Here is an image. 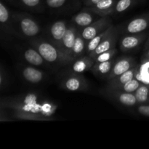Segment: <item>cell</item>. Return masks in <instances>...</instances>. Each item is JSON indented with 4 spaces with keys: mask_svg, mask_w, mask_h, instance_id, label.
Returning a JSON list of instances; mask_svg holds the SVG:
<instances>
[{
    "mask_svg": "<svg viewBox=\"0 0 149 149\" xmlns=\"http://www.w3.org/2000/svg\"><path fill=\"white\" fill-rule=\"evenodd\" d=\"M68 25L65 20H58L49 28V41L60 48L63 38L65 34Z\"/></svg>",
    "mask_w": 149,
    "mask_h": 149,
    "instance_id": "cell-10",
    "label": "cell"
},
{
    "mask_svg": "<svg viewBox=\"0 0 149 149\" xmlns=\"http://www.w3.org/2000/svg\"><path fill=\"white\" fill-rule=\"evenodd\" d=\"M115 26L113 25H111L109 28L106 29L105 31H103V32H101L100 33L97 34V36H95L93 39H92L91 40L89 41L87 43V47H86V54L89 55V54L91 53L92 52L95 50L96 48L109 35V33L112 31L113 27Z\"/></svg>",
    "mask_w": 149,
    "mask_h": 149,
    "instance_id": "cell-20",
    "label": "cell"
},
{
    "mask_svg": "<svg viewBox=\"0 0 149 149\" xmlns=\"http://www.w3.org/2000/svg\"><path fill=\"white\" fill-rule=\"evenodd\" d=\"M138 104H148L149 103V84H142L139 88L135 92Z\"/></svg>",
    "mask_w": 149,
    "mask_h": 149,
    "instance_id": "cell-24",
    "label": "cell"
},
{
    "mask_svg": "<svg viewBox=\"0 0 149 149\" xmlns=\"http://www.w3.org/2000/svg\"><path fill=\"white\" fill-rule=\"evenodd\" d=\"M143 58L145 59H149V49L145 50V54L143 55Z\"/></svg>",
    "mask_w": 149,
    "mask_h": 149,
    "instance_id": "cell-33",
    "label": "cell"
},
{
    "mask_svg": "<svg viewBox=\"0 0 149 149\" xmlns=\"http://www.w3.org/2000/svg\"><path fill=\"white\" fill-rule=\"evenodd\" d=\"M23 58L27 63L33 66H42L47 63L39 51L32 46L25 49L23 53Z\"/></svg>",
    "mask_w": 149,
    "mask_h": 149,
    "instance_id": "cell-18",
    "label": "cell"
},
{
    "mask_svg": "<svg viewBox=\"0 0 149 149\" xmlns=\"http://www.w3.org/2000/svg\"><path fill=\"white\" fill-rule=\"evenodd\" d=\"M0 84L1 88L6 84V77L5 78L4 77V70L2 67L1 68V71H0Z\"/></svg>",
    "mask_w": 149,
    "mask_h": 149,
    "instance_id": "cell-31",
    "label": "cell"
},
{
    "mask_svg": "<svg viewBox=\"0 0 149 149\" xmlns=\"http://www.w3.org/2000/svg\"><path fill=\"white\" fill-rule=\"evenodd\" d=\"M116 0H102L88 10L94 12L99 17H109L113 14V7L116 4Z\"/></svg>",
    "mask_w": 149,
    "mask_h": 149,
    "instance_id": "cell-16",
    "label": "cell"
},
{
    "mask_svg": "<svg viewBox=\"0 0 149 149\" xmlns=\"http://www.w3.org/2000/svg\"><path fill=\"white\" fill-rule=\"evenodd\" d=\"M111 25V20L110 17H100L98 20H96L90 26L82 29V30L80 31V32L81 33V36L87 43L95 36L106 30Z\"/></svg>",
    "mask_w": 149,
    "mask_h": 149,
    "instance_id": "cell-5",
    "label": "cell"
},
{
    "mask_svg": "<svg viewBox=\"0 0 149 149\" xmlns=\"http://www.w3.org/2000/svg\"><path fill=\"white\" fill-rule=\"evenodd\" d=\"M137 111L140 114L149 117V105L139 104L138 107L137 108Z\"/></svg>",
    "mask_w": 149,
    "mask_h": 149,
    "instance_id": "cell-30",
    "label": "cell"
},
{
    "mask_svg": "<svg viewBox=\"0 0 149 149\" xmlns=\"http://www.w3.org/2000/svg\"><path fill=\"white\" fill-rule=\"evenodd\" d=\"M136 65V61L132 57H121V58L115 60L111 71L109 74L106 79H107V81H109V80L111 79L114 77H118L123 73L129 71L130 69L135 67Z\"/></svg>",
    "mask_w": 149,
    "mask_h": 149,
    "instance_id": "cell-7",
    "label": "cell"
},
{
    "mask_svg": "<svg viewBox=\"0 0 149 149\" xmlns=\"http://www.w3.org/2000/svg\"><path fill=\"white\" fill-rule=\"evenodd\" d=\"M149 49V38L148 39V40H147L146 43L145 45V50H147V49Z\"/></svg>",
    "mask_w": 149,
    "mask_h": 149,
    "instance_id": "cell-34",
    "label": "cell"
},
{
    "mask_svg": "<svg viewBox=\"0 0 149 149\" xmlns=\"http://www.w3.org/2000/svg\"><path fill=\"white\" fill-rule=\"evenodd\" d=\"M79 30L74 24L68 25V29H67L65 34L64 35L61 44L60 45V49L61 51L64 52L71 61H73L71 58V54H72L73 47H74V43H75L76 38H77V33H78Z\"/></svg>",
    "mask_w": 149,
    "mask_h": 149,
    "instance_id": "cell-9",
    "label": "cell"
},
{
    "mask_svg": "<svg viewBox=\"0 0 149 149\" xmlns=\"http://www.w3.org/2000/svg\"><path fill=\"white\" fill-rule=\"evenodd\" d=\"M45 1L46 4L49 8L57 9L63 7L65 4L67 0H45Z\"/></svg>",
    "mask_w": 149,
    "mask_h": 149,
    "instance_id": "cell-29",
    "label": "cell"
},
{
    "mask_svg": "<svg viewBox=\"0 0 149 149\" xmlns=\"http://www.w3.org/2000/svg\"><path fill=\"white\" fill-rule=\"evenodd\" d=\"M29 44L39 51L47 63L66 65L73 62L58 46L49 40L33 38L29 40Z\"/></svg>",
    "mask_w": 149,
    "mask_h": 149,
    "instance_id": "cell-2",
    "label": "cell"
},
{
    "mask_svg": "<svg viewBox=\"0 0 149 149\" xmlns=\"http://www.w3.org/2000/svg\"><path fill=\"white\" fill-rule=\"evenodd\" d=\"M104 93L113 100L126 106H134L138 104L135 93H127L106 87Z\"/></svg>",
    "mask_w": 149,
    "mask_h": 149,
    "instance_id": "cell-6",
    "label": "cell"
},
{
    "mask_svg": "<svg viewBox=\"0 0 149 149\" xmlns=\"http://www.w3.org/2000/svg\"><path fill=\"white\" fill-rule=\"evenodd\" d=\"M58 107L54 103L48 101H42L40 106V113L49 121L52 120L54 119L52 116L55 113Z\"/></svg>",
    "mask_w": 149,
    "mask_h": 149,
    "instance_id": "cell-25",
    "label": "cell"
},
{
    "mask_svg": "<svg viewBox=\"0 0 149 149\" xmlns=\"http://www.w3.org/2000/svg\"><path fill=\"white\" fill-rule=\"evenodd\" d=\"M118 50L116 48H113L111 49L106 51V52H103V53L100 54L97 58L95 59V63H100V62H104V61H108L112 60L114 58L116 55L117 54Z\"/></svg>",
    "mask_w": 149,
    "mask_h": 149,
    "instance_id": "cell-27",
    "label": "cell"
},
{
    "mask_svg": "<svg viewBox=\"0 0 149 149\" xmlns=\"http://www.w3.org/2000/svg\"><path fill=\"white\" fill-rule=\"evenodd\" d=\"M20 73L23 79L31 84L42 82L45 78V73L44 71L31 65L22 66L20 68Z\"/></svg>",
    "mask_w": 149,
    "mask_h": 149,
    "instance_id": "cell-13",
    "label": "cell"
},
{
    "mask_svg": "<svg viewBox=\"0 0 149 149\" xmlns=\"http://www.w3.org/2000/svg\"><path fill=\"white\" fill-rule=\"evenodd\" d=\"M86 47H87V42L81 36L80 31H79L77 38H76L75 43L73 47L72 54H71V58L73 61L83 56L84 53H86Z\"/></svg>",
    "mask_w": 149,
    "mask_h": 149,
    "instance_id": "cell-22",
    "label": "cell"
},
{
    "mask_svg": "<svg viewBox=\"0 0 149 149\" xmlns=\"http://www.w3.org/2000/svg\"><path fill=\"white\" fill-rule=\"evenodd\" d=\"M146 33H129L121 39L119 47L121 51L128 52L138 48L146 38Z\"/></svg>",
    "mask_w": 149,
    "mask_h": 149,
    "instance_id": "cell-8",
    "label": "cell"
},
{
    "mask_svg": "<svg viewBox=\"0 0 149 149\" xmlns=\"http://www.w3.org/2000/svg\"><path fill=\"white\" fill-rule=\"evenodd\" d=\"M60 85L61 88L68 92L84 91L88 88L87 81L81 74L74 73H71L63 79Z\"/></svg>",
    "mask_w": 149,
    "mask_h": 149,
    "instance_id": "cell-4",
    "label": "cell"
},
{
    "mask_svg": "<svg viewBox=\"0 0 149 149\" xmlns=\"http://www.w3.org/2000/svg\"><path fill=\"white\" fill-rule=\"evenodd\" d=\"M13 25L17 36L33 39L40 33L41 28L37 22L28 14L12 13Z\"/></svg>",
    "mask_w": 149,
    "mask_h": 149,
    "instance_id": "cell-3",
    "label": "cell"
},
{
    "mask_svg": "<svg viewBox=\"0 0 149 149\" xmlns=\"http://www.w3.org/2000/svg\"><path fill=\"white\" fill-rule=\"evenodd\" d=\"M141 84H142V82L141 81H139L137 78H134L132 80H130V81H127V82L123 84H121V85L111 86V87L106 86V87L114 89V90H120V91L127 92V93H135V92L139 88Z\"/></svg>",
    "mask_w": 149,
    "mask_h": 149,
    "instance_id": "cell-23",
    "label": "cell"
},
{
    "mask_svg": "<svg viewBox=\"0 0 149 149\" xmlns=\"http://www.w3.org/2000/svg\"><path fill=\"white\" fill-rule=\"evenodd\" d=\"M0 23L1 30L7 34L17 35L12 17V13H10L8 8L5 4L1 1L0 2Z\"/></svg>",
    "mask_w": 149,
    "mask_h": 149,
    "instance_id": "cell-12",
    "label": "cell"
},
{
    "mask_svg": "<svg viewBox=\"0 0 149 149\" xmlns=\"http://www.w3.org/2000/svg\"><path fill=\"white\" fill-rule=\"evenodd\" d=\"M96 13L91 10H83L80 13H77V15L74 16L71 19V22L73 24L75 25L76 26L84 29L87 26H90V24L93 23L95 20V15Z\"/></svg>",
    "mask_w": 149,
    "mask_h": 149,
    "instance_id": "cell-17",
    "label": "cell"
},
{
    "mask_svg": "<svg viewBox=\"0 0 149 149\" xmlns=\"http://www.w3.org/2000/svg\"><path fill=\"white\" fill-rule=\"evenodd\" d=\"M41 99L35 93H28L21 97L5 99L1 102L4 106L13 111L15 117L23 120L49 121L40 113Z\"/></svg>",
    "mask_w": 149,
    "mask_h": 149,
    "instance_id": "cell-1",
    "label": "cell"
},
{
    "mask_svg": "<svg viewBox=\"0 0 149 149\" xmlns=\"http://www.w3.org/2000/svg\"><path fill=\"white\" fill-rule=\"evenodd\" d=\"M149 26V15L137 17L132 19L125 27L127 33H142Z\"/></svg>",
    "mask_w": 149,
    "mask_h": 149,
    "instance_id": "cell-15",
    "label": "cell"
},
{
    "mask_svg": "<svg viewBox=\"0 0 149 149\" xmlns=\"http://www.w3.org/2000/svg\"><path fill=\"white\" fill-rule=\"evenodd\" d=\"M18 4L25 8L32 10H36L41 8V0H17Z\"/></svg>",
    "mask_w": 149,
    "mask_h": 149,
    "instance_id": "cell-28",
    "label": "cell"
},
{
    "mask_svg": "<svg viewBox=\"0 0 149 149\" xmlns=\"http://www.w3.org/2000/svg\"><path fill=\"white\" fill-rule=\"evenodd\" d=\"M139 65L137 64L135 67L130 69L129 71L123 73V74L118 76V77H116L114 78L111 79L109 80L107 86L111 87V86L121 85V84H123L127 82V81H130L132 79L136 78V76L138 74V71H139Z\"/></svg>",
    "mask_w": 149,
    "mask_h": 149,
    "instance_id": "cell-19",
    "label": "cell"
},
{
    "mask_svg": "<svg viewBox=\"0 0 149 149\" xmlns=\"http://www.w3.org/2000/svg\"><path fill=\"white\" fill-rule=\"evenodd\" d=\"M115 59H112L110 61H104V62L95 63L91 71L98 77H103V78L106 77L107 78L109 74L111 71Z\"/></svg>",
    "mask_w": 149,
    "mask_h": 149,
    "instance_id": "cell-21",
    "label": "cell"
},
{
    "mask_svg": "<svg viewBox=\"0 0 149 149\" xmlns=\"http://www.w3.org/2000/svg\"><path fill=\"white\" fill-rule=\"evenodd\" d=\"M134 0H119L113 7V13H122L129 10Z\"/></svg>",
    "mask_w": 149,
    "mask_h": 149,
    "instance_id": "cell-26",
    "label": "cell"
},
{
    "mask_svg": "<svg viewBox=\"0 0 149 149\" xmlns=\"http://www.w3.org/2000/svg\"><path fill=\"white\" fill-rule=\"evenodd\" d=\"M118 38V29L114 26L112 31L109 33V36L97 46V47L93 52L89 54V56L91 57L93 59H95L100 54L106 52V51L116 47V40Z\"/></svg>",
    "mask_w": 149,
    "mask_h": 149,
    "instance_id": "cell-11",
    "label": "cell"
},
{
    "mask_svg": "<svg viewBox=\"0 0 149 149\" xmlns=\"http://www.w3.org/2000/svg\"><path fill=\"white\" fill-rule=\"evenodd\" d=\"M102 0H86L85 4L87 7H93Z\"/></svg>",
    "mask_w": 149,
    "mask_h": 149,
    "instance_id": "cell-32",
    "label": "cell"
},
{
    "mask_svg": "<svg viewBox=\"0 0 149 149\" xmlns=\"http://www.w3.org/2000/svg\"><path fill=\"white\" fill-rule=\"evenodd\" d=\"M71 66L70 68L71 73L74 74H83L92 69L95 64V60L88 55H83L71 63Z\"/></svg>",
    "mask_w": 149,
    "mask_h": 149,
    "instance_id": "cell-14",
    "label": "cell"
}]
</instances>
